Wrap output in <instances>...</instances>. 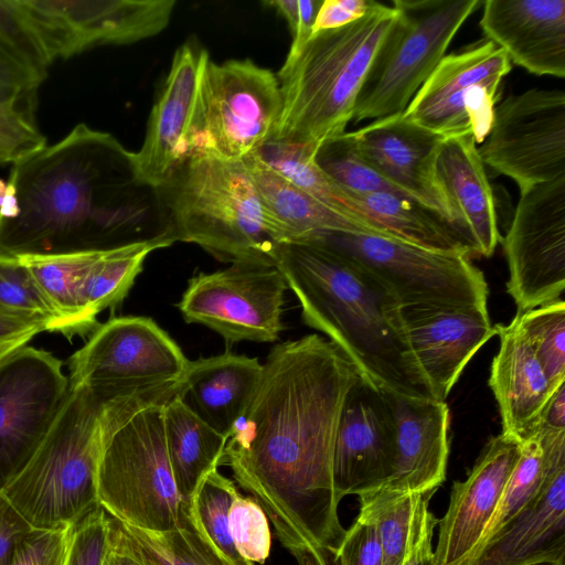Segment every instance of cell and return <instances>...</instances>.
<instances>
[{"label": "cell", "mask_w": 565, "mask_h": 565, "mask_svg": "<svg viewBox=\"0 0 565 565\" xmlns=\"http://www.w3.org/2000/svg\"><path fill=\"white\" fill-rule=\"evenodd\" d=\"M355 366L311 333L276 344L234 424L221 466L262 507L298 565H331L345 530L332 478L333 446Z\"/></svg>", "instance_id": "obj_1"}, {"label": "cell", "mask_w": 565, "mask_h": 565, "mask_svg": "<svg viewBox=\"0 0 565 565\" xmlns=\"http://www.w3.org/2000/svg\"><path fill=\"white\" fill-rule=\"evenodd\" d=\"M146 188L131 151L110 134L78 124L57 143L13 163L9 181L0 183V254L51 255L138 242Z\"/></svg>", "instance_id": "obj_2"}, {"label": "cell", "mask_w": 565, "mask_h": 565, "mask_svg": "<svg viewBox=\"0 0 565 565\" xmlns=\"http://www.w3.org/2000/svg\"><path fill=\"white\" fill-rule=\"evenodd\" d=\"M303 322L326 334L377 390L437 401L411 345L403 308L373 275L311 242L281 244L275 266Z\"/></svg>", "instance_id": "obj_3"}, {"label": "cell", "mask_w": 565, "mask_h": 565, "mask_svg": "<svg viewBox=\"0 0 565 565\" xmlns=\"http://www.w3.org/2000/svg\"><path fill=\"white\" fill-rule=\"evenodd\" d=\"M397 17L393 4L373 1L358 21L317 32L297 51L288 52L276 73L282 106L267 143L296 146L315 157L323 141L344 132Z\"/></svg>", "instance_id": "obj_4"}, {"label": "cell", "mask_w": 565, "mask_h": 565, "mask_svg": "<svg viewBox=\"0 0 565 565\" xmlns=\"http://www.w3.org/2000/svg\"><path fill=\"white\" fill-rule=\"evenodd\" d=\"M175 394H122L100 405L98 503L122 524L168 531L186 504L173 479L164 436L163 407Z\"/></svg>", "instance_id": "obj_5"}, {"label": "cell", "mask_w": 565, "mask_h": 565, "mask_svg": "<svg viewBox=\"0 0 565 565\" xmlns=\"http://www.w3.org/2000/svg\"><path fill=\"white\" fill-rule=\"evenodd\" d=\"M153 191L173 242L196 244L221 262L276 266L280 244L243 160L194 152Z\"/></svg>", "instance_id": "obj_6"}, {"label": "cell", "mask_w": 565, "mask_h": 565, "mask_svg": "<svg viewBox=\"0 0 565 565\" xmlns=\"http://www.w3.org/2000/svg\"><path fill=\"white\" fill-rule=\"evenodd\" d=\"M103 401L71 384L39 448L1 491L38 530L71 527L98 509V414Z\"/></svg>", "instance_id": "obj_7"}, {"label": "cell", "mask_w": 565, "mask_h": 565, "mask_svg": "<svg viewBox=\"0 0 565 565\" xmlns=\"http://www.w3.org/2000/svg\"><path fill=\"white\" fill-rule=\"evenodd\" d=\"M481 0H394L398 17L359 95L353 124L403 114Z\"/></svg>", "instance_id": "obj_8"}, {"label": "cell", "mask_w": 565, "mask_h": 565, "mask_svg": "<svg viewBox=\"0 0 565 565\" xmlns=\"http://www.w3.org/2000/svg\"><path fill=\"white\" fill-rule=\"evenodd\" d=\"M299 242L323 245L355 262L384 285L403 309L488 308L487 280L465 254L433 250L380 235L335 231L318 232Z\"/></svg>", "instance_id": "obj_9"}, {"label": "cell", "mask_w": 565, "mask_h": 565, "mask_svg": "<svg viewBox=\"0 0 565 565\" xmlns=\"http://www.w3.org/2000/svg\"><path fill=\"white\" fill-rule=\"evenodd\" d=\"M190 360L149 317H115L68 359V381L102 401L122 394L178 391Z\"/></svg>", "instance_id": "obj_10"}, {"label": "cell", "mask_w": 565, "mask_h": 565, "mask_svg": "<svg viewBox=\"0 0 565 565\" xmlns=\"http://www.w3.org/2000/svg\"><path fill=\"white\" fill-rule=\"evenodd\" d=\"M277 75L252 60L215 63L203 71L194 152L243 160L270 139L281 113Z\"/></svg>", "instance_id": "obj_11"}, {"label": "cell", "mask_w": 565, "mask_h": 565, "mask_svg": "<svg viewBox=\"0 0 565 565\" xmlns=\"http://www.w3.org/2000/svg\"><path fill=\"white\" fill-rule=\"evenodd\" d=\"M512 64L502 49L480 39L445 55L414 95L403 116L444 137L488 136L500 87Z\"/></svg>", "instance_id": "obj_12"}, {"label": "cell", "mask_w": 565, "mask_h": 565, "mask_svg": "<svg viewBox=\"0 0 565 565\" xmlns=\"http://www.w3.org/2000/svg\"><path fill=\"white\" fill-rule=\"evenodd\" d=\"M478 152L520 192L565 177V93L532 88L505 97Z\"/></svg>", "instance_id": "obj_13"}, {"label": "cell", "mask_w": 565, "mask_h": 565, "mask_svg": "<svg viewBox=\"0 0 565 565\" xmlns=\"http://www.w3.org/2000/svg\"><path fill=\"white\" fill-rule=\"evenodd\" d=\"M287 289L275 266L235 263L191 277L177 307L184 321L203 324L227 342H274L284 330Z\"/></svg>", "instance_id": "obj_14"}, {"label": "cell", "mask_w": 565, "mask_h": 565, "mask_svg": "<svg viewBox=\"0 0 565 565\" xmlns=\"http://www.w3.org/2000/svg\"><path fill=\"white\" fill-rule=\"evenodd\" d=\"M507 291L518 312L561 299L565 289V177L520 192L502 241Z\"/></svg>", "instance_id": "obj_15"}, {"label": "cell", "mask_w": 565, "mask_h": 565, "mask_svg": "<svg viewBox=\"0 0 565 565\" xmlns=\"http://www.w3.org/2000/svg\"><path fill=\"white\" fill-rule=\"evenodd\" d=\"M51 61L131 44L170 23L174 0H19Z\"/></svg>", "instance_id": "obj_16"}, {"label": "cell", "mask_w": 565, "mask_h": 565, "mask_svg": "<svg viewBox=\"0 0 565 565\" xmlns=\"http://www.w3.org/2000/svg\"><path fill=\"white\" fill-rule=\"evenodd\" d=\"M63 362L23 347L0 361V491L28 465L67 391Z\"/></svg>", "instance_id": "obj_17"}, {"label": "cell", "mask_w": 565, "mask_h": 565, "mask_svg": "<svg viewBox=\"0 0 565 565\" xmlns=\"http://www.w3.org/2000/svg\"><path fill=\"white\" fill-rule=\"evenodd\" d=\"M209 61L207 51L192 42L174 52L151 108L143 142L132 152L138 178L153 190L194 151L200 83Z\"/></svg>", "instance_id": "obj_18"}, {"label": "cell", "mask_w": 565, "mask_h": 565, "mask_svg": "<svg viewBox=\"0 0 565 565\" xmlns=\"http://www.w3.org/2000/svg\"><path fill=\"white\" fill-rule=\"evenodd\" d=\"M395 455V420L382 393L361 377L350 388L333 446L332 478L338 499L380 489Z\"/></svg>", "instance_id": "obj_19"}, {"label": "cell", "mask_w": 565, "mask_h": 565, "mask_svg": "<svg viewBox=\"0 0 565 565\" xmlns=\"http://www.w3.org/2000/svg\"><path fill=\"white\" fill-rule=\"evenodd\" d=\"M520 456V441L492 437L467 478L455 481L449 504L438 520L434 565H459L478 547L498 510Z\"/></svg>", "instance_id": "obj_20"}, {"label": "cell", "mask_w": 565, "mask_h": 565, "mask_svg": "<svg viewBox=\"0 0 565 565\" xmlns=\"http://www.w3.org/2000/svg\"><path fill=\"white\" fill-rule=\"evenodd\" d=\"M352 134L363 157L387 182L450 226V213L435 175L436 154L446 137L407 120L403 114L372 120Z\"/></svg>", "instance_id": "obj_21"}, {"label": "cell", "mask_w": 565, "mask_h": 565, "mask_svg": "<svg viewBox=\"0 0 565 565\" xmlns=\"http://www.w3.org/2000/svg\"><path fill=\"white\" fill-rule=\"evenodd\" d=\"M382 393L395 420L394 465L387 481L370 493L388 497L435 493L446 479L450 425L448 405L387 391Z\"/></svg>", "instance_id": "obj_22"}, {"label": "cell", "mask_w": 565, "mask_h": 565, "mask_svg": "<svg viewBox=\"0 0 565 565\" xmlns=\"http://www.w3.org/2000/svg\"><path fill=\"white\" fill-rule=\"evenodd\" d=\"M403 313L414 354L437 401L445 402L472 356L497 334L488 308L413 307Z\"/></svg>", "instance_id": "obj_23"}, {"label": "cell", "mask_w": 565, "mask_h": 565, "mask_svg": "<svg viewBox=\"0 0 565 565\" xmlns=\"http://www.w3.org/2000/svg\"><path fill=\"white\" fill-rule=\"evenodd\" d=\"M435 175L450 213V226L473 257H490L501 241L493 190L472 134L445 138Z\"/></svg>", "instance_id": "obj_24"}, {"label": "cell", "mask_w": 565, "mask_h": 565, "mask_svg": "<svg viewBox=\"0 0 565 565\" xmlns=\"http://www.w3.org/2000/svg\"><path fill=\"white\" fill-rule=\"evenodd\" d=\"M479 25L511 64L565 77V0H486Z\"/></svg>", "instance_id": "obj_25"}, {"label": "cell", "mask_w": 565, "mask_h": 565, "mask_svg": "<svg viewBox=\"0 0 565 565\" xmlns=\"http://www.w3.org/2000/svg\"><path fill=\"white\" fill-rule=\"evenodd\" d=\"M500 339L489 376L497 401L502 434L522 441L556 391L537 360L516 317L507 326L494 324Z\"/></svg>", "instance_id": "obj_26"}, {"label": "cell", "mask_w": 565, "mask_h": 565, "mask_svg": "<svg viewBox=\"0 0 565 565\" xmlns=\"http://www.w3.org/2000/svg\"><path fill=\"white\" fill-rule=\"evenodd\" d=\"M263 363L257 358L222 354L189 361L177 395L205 424L230 437L257 387Z\"/></svg>", "instance_id": "obj_27"}, {"label": "cell", "mask_w": 565, "mask_h": 565, "mask_svg": "<svg viewBox=\"0 0 565 565\" xmlns=\"http://www.w3.org/2000/svg\"><path fill=\"white\" fill-rule=\"evenodd\" d=\"M565 552V467L501 531L459 565H520Z\"/></svg>", "instance_id": "obj_28"}, {"label": "cell", "mask_w": 565, "mask_h": 565, "mask_svg": "<svg viewBox=\"0 0 565 565\" xmlns=\"http://www.w3.org/2000/svg\"><path fill=\"white\" fill-rule=\"evenodd\" d=\"M243 162L256 188L267 230L278 244L299 242L326 231L374 235L313 199L274 169L258 151Z\"/></svg>", "instance_id": "obj_29"}, {"label": "cell", "mask_w": 565, "mask_h": 565, "mask_svg": "<svg viewBox=\"0 0 565 565\" xmlns=\"http://www.w3.org/2000/svg\"><path fill=\"white\" fill-rule=\"evenodd\" d=\"M103 249L18 257L57 320V331L72 339L90 334L98 326L86 311L82 289Z\"/></svg>", "instance_id": "obj_30"}, {"label": "cell", "mask_w": 565, "mask_h": 565, "mask_svg": "<svg viewBox=\"0 0 565 565\" xmlns=\"http://www.w3.org/2000/svg\"><path fill=\"white\" fill-rule=\"evenodd\" d=\"M163 424L173 479L188 503L200 481L221 466L228 437L201 420L177 394L164 404Z\"/></svg>", "instance_id": "obj_31"}, {"label": "cell", "mask_w": 565, "mask_h": 565, "mask_svg": "<svg viewBox=\"0 0 565 565\" xmlns=\"http://www.w3.org/2000/svg\"><path fill=\"white\" fill-rule=\"evenodd\" d=\"M350 194L381 236L433 250L465 254L473 258L471 250L454 230L418 202L388 192Z\"/></svg>", "instance_id": "obj_32"}, {"label": "cell", "mask_w": 565, "mask_h": 565, "mask_svg": "<svg viewBox=\"0 0 565 565\" xmlns=\"http://www.w3.org/2000/svg\"><path fill=\"white\" fill-rule=\"evenodd\" d=\"M114 521L126 545L145 565H231L196 526L188 503L178 524L168 531H147Z\"/></svg>", "instance_id": "obj_33"}, {"label": "cell", "mask_w": 565, "mask_h": 565, "mask_svg": "<svg viewBox=\"0 0 565 565\" xmlns=\"http://www.w3.org/2000/svg\"><path fill=\"white\" fill-rule=\"evenodd\" d=\"M169 234L103 249L89 268L82 289L83 303L95 320L105 309L118 306L142 270L147 256L173 244Z\"/></svg>", "instance_id": "obj_34"}, {"label": "cell", "mask_w": 565, "mask_h": 565, "mask_svg": "<svg viewBox=\"0 0 565 565\" xmlns=\"http://www.w3.org/2000/svg\"><path fill=\"white\" fill-rule=\"evenodd\" d=\"M260 156L284 177L327 207L348 216L380 235L356 200L328 177L303 149L281 143H266ZM381 236V235H380Z\"/></svg>", "instance_id": "obj_35"}, {"label": "cell", "mask_w": 565, "mask_h": 565, "mask_svg": "<svg viewBox=\"0 0 565 565\" xmlns=\"http://www.w3.org/2000/svg\"><path fill=\"white\" fill-rule=\"evenodd\" d=\"M237 489L218 469L209 472L188 502L189 513L213 546L231 565H254L237 552L228 526V509Z\"/></svg>", "instance_id": "obj_36"}, {"label": "cell", "mask_w": 565, "mask_h": 565, "mask_svg": "<svg viewBox=\"0 0 565 565\" xmlns=\"http://www.w3.org/2000/svg\"><path fill=\"white\" fill-rule=\"evenodd\" d=\"M422 495L366 493L359 497V515L372 522L376 529L383 565H401L404 561Z\"/></svg>", "instance_id": "obj_37"}, {"label": "cell", "mask_w": 565, "mask_h": 565, "mask_svg": "<svg viewBox=\"0 0 565 565\" xmlns=\"http://www.w3.org/2000/svg\"><path fill=\"white\" fill-rule=\"evenodd\" d=\"M313 160L328 177L350 193L364 195L388 192L408 198L366 161L352 131H344L323 141Z\"/></svg>", "instance_id": "obj_38"}, {"label": "cell", "mask_w": 565, "mask_h": 565, "mask_svg": "<svg viewBox=\"0 0 565 565\" xmlns=\"http://www.w3.org/2000/svg\"><path fill=\"white\" fill-rule=\"evenodd\" d=\"M36 89L0 86V162H20L46 147L35 121Z\"/></svg>", "instance_id": "obj_39"}, {"label": "cell", "mask_w": 565, "mask_h": 565, "mask_svg": "<svg viewBox=\"0 0 565 565\" xmlns=\"http://www.w3.org/2000/svg\"><path fill=\"white\" fill-rule=\"evenodd\" d=\"M515 317L550 384L557 388L565 383V301L561 298Z\"/></svg>", "instance_id": "obj_40"}, {"label": "cell", "mask_w": 565, "mask_h": 565, "mask_svg": "<svg viewBox=\"0 0 565 565\" xmlns=\"http://www.w3.org/2000/svg\"><path fill=\"white\" fill-rule=\"evenodd\" d=\"M0 313L25 319L56 332L55 313L18 257L0 254Z\"/></svg>", "instance_id": "obj_41"}, {"label": "cell", "mask_w": 565, "mask_h": 565, "mask_svg": "<svg viewBox=\"0 0 565 565\" xmlns=\"http://www.w3.org/2000/svg\"><path fill=\"white\" fill-rule=\"evenodd\" d=\"M0 51L41 83L53 63L19 0H0Z\"/></svg>", "instance_id": "obj_42"}, {"label": "cell", "mask_w": 565, "mask_h": 565, "mask_svg": "<svg viewBox=\"0 0 565 565\" xmlns=\"http://www.w3.org/2000/svg\"><path fill=\"white\" fill-rule=\"evenodd\" d=\"M228 526L239 555L254 564H264L271 548L269 521L257 501L238 489L228 509Z\"/></svg>", "instance_id": "obj_43"}, {"label": "cell", "mask_w": 565, "mask_h": 565, "mask_svg": "<svg viewBox=\"0 0 565 565\" xmlns=\"http://www.w3.org/2000/svg\"><path fill=\"white\" fill-rule=\"evenodd\" d=\"M110 516L99 507L73 526L65 565H102Z\"/></svg>", "instance_id": "obj_44"}, {"label": "cell", "mask_w": 565, "mask_h": 565, "mask_svg": "<svg viewBox=\"0 0 565 565\" xmlns=\"http://www.w3.org/2000/svg\"><path fill=\"white\" fill-rule=\"evenodd\" d=\"M72 530L32 529L15 546L10 565H65Z\"/></svg>", "instance_id": "obj_45"}, {"label": "cell", "mask_w": 565, "mask_h": 565, "mask_svg": "<svg viewBox=\"0 0 565 565\" xmlns=\"http://www.w3.org/2000/svg\"><path fill=\"white\" fill-rule=\"evenodd\" d=\"M339 565H383L382 545L372 522L358 515L345 530L337 553Z\"/></svg>", "instance_id": "obj_46"}, {"label": "cell", "mask_w": 565, "mask_h": 565, "mask_svg": "<svg viewBox=\"0 0 565 565\" xmlns=\"http://www.w3.org/2000/svg\"><path fill=\"white\" fill-rule=\"evenodd\" d=\"M281 15L291 32L289 52L297 51L312 35V28L322 0H274L264 2Z\"/></svg>", "instance_id": "obj_47"}, {"label": "cell", "mask_w": 565, "mask_h": 565, "mask_svg": "<svg viewBox=\"0 0 565 565\" xmlns=\"http://www.w3.org/2000/svg\"><path fill=\"white\" fill-rule=\"evenodd\" d=\"M433 493L420 498L408 551L401 565H434L433 535L438 519L429 511Z\"/></svg>", "instance_id": "obj_48"}, {"label": "cell", "mask_w": 565, "mask_h": 565, "mask_svg": "<svg viewBox=\"0 0 565 565\" xmlns=\"http://www.w3.org/2000/svg\"><path fill=\"white\" fill-rule=\"evenodd\" d=\"M373 0H323L312 28V34L338 29L363 18Z\"/></svg>", "instance_id": "obj_49"}, {"label": "cell", "mask_w": 565, "mask_h": 565, "mask_svg": "<svg viewBox=\"0 0 565 565\" xmlns=\"http://www.w3.org/2000/svg\"><path fill=\"white\" fill-rule=\"evenodd\" d=\"M32 529L0 491V565H10L15 546Z\"/></svg>", "instance_id": "obj_50"}, {"label": "cell", "mask_w": 565, "mask_h": 565, "mask_svg": "<svg viewBox=\"0 0 565 565\" xmlns=\"http://www.w3.org/2000/svg\"><path fill=\"white\" fill-rule=\"evenodd\" d=\"M45 329L39 323L0 313V361L25 347Z\"/></svg>", "instance_id": "obj_51"}, {"label": "cell", "mask_w": 565, "mask_h": 565, "mask_svg": "<svg viewBox=\"0 0 565 565\" xmlns=\"http://www.w3.org/2000/svg\"><path fill=\"white\" fill-rule=\"evenodd\" d=\"M559 430H565V383L551 395L525 438L540 431Z\"/></svg>", "instance_id": "obj_52"}, {"label": "cell", "mask_w": 565, "mask_h": 565, "mask_svg": "<svg viewBox=\"0 0 565 565\" xmlns=\"http://www.w3.org/2000/svg\"><path fill=\"white\" fill-rule=\"evenodd\" d=\"M41 82L0 51V86L18 89H38Z\"/></svg>", "instance_id": "obj_53"}, {"label": "cell", "mask_w": 565, "mask_h": 565, "mask_svg": "<svg viewBox=\"0 0 565 565\" xmlns=\"http://www.w3.org/2000/svg\"><path fill=\"white\" fill-rule=\"evenodd\" d=\"M102 565H145L126 545L111 516L108 544Z\"/></svg>", "instance_id": "obj_54"}, {"label": "cell", "mask_w": 565, "mask_h": 565, "mask_svg": "<svg viewBox=\"0 0 565 565\" xmlns=\"http://www.w3.org/2000/svg\"><path fill=\"white\" fill-rule=\"evenodd\" d=\"M565 552L554 553L537 557L535 559L525 562L520 565H565L564 563Z\"/></svg>", "instance_id": "obj_55"}, {"label": "cell", "mask_w": 565, "mask_h": 565, "mask_svg": "<svg viewBox=\"0 0 565 565\" xmlns=\"http://www.w3.org/2000/svg\"><path fill=\"white\" fill-rule=\"evenodd\" d=\"M0 164H1V162H0Z\"/></svg>", "instance_id": "obj_56"}]
</instances>
